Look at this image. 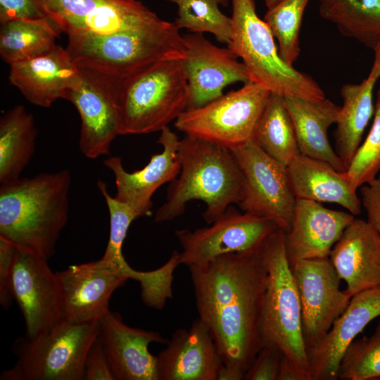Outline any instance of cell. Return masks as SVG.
<instances>
[{"label": "cell", "mask_w": 380, "mask_h": 380, "mask_svg": "<svg viewBox=\"0 0 380 380\" xmlns=\"http://www.w3.org/2000/svg\"><path fill=\"white\" fill-rule=\"evenodd\" d=\"M260 247L189 267L198 317L209 328L223 365L243 376L263 346L267 271Z\"/></svg>", "instance_id": "obj_1"}, {"label": "cell", "mask_w": 380, "mask_h": 380, "mask_svg": "<svg viewBox=\"0 0 380 380\" xmlns=\"http://www.w3.org/2000/svg\"><path fill=\"white\" fill-rule=\"evenodd\" d=\"M70 184L65 169L1 184L0 237L49 260L68 220Z\"/></svg>", "instance_id": "obj_2"}, {"label": "cell", "mask_w": 380, "mask_h": 380, "mask_svg": "<svg viewBox=\"0 0 380 380\" xmlns=\"http://www.w3.org/2000/svg\"><path fill=\"white\" fill-rule=\"evenodd\" d=\"M179 175L170 182L165 201L154 220L162 222L181 216L187 203L199 200L205 204L202 215L208 224L220 217L242 198L243 179L232 151L214 143L185 135L178 148Z\"/></svg>", "instance_id": "obj_3"}, {"label": "cell", "mask_w": 380, "mask_h": 380, "mask_svg": "<svg viewBox=\"0 0 380 380\" xmlns=\"http://www.w3.org/2000/svg\"><path fill=\"white\" fill-rule=\"evenodd\" d=\"M66 47L75 63L94 72L113 87L153 63L183 60L184 37L174 23L158 18L141 25L105 35H70Z\"/></svg>", "instance_id": "obj_4"}, {"label": "cell", "mask_w": 380, "mask_h": 380, "mask_svg": "<svg viewBox=\"0 0 380 380\" xmlns=\"http://www.w3.org/2000/svg\"><path fill=\"white\" fill-rule=\"evenodd\" d=\"M182 61L153 63L117 84L120 135L160 132L187 108L189 89Z\"/></svg>", "instance_id": "obj_5"}, {"label": "cell", "mask_w": 380, "mask_h": 380, "mask_svg": "<svg viewBox=\"0 0 380 380\" xmlns=\"http://www.w3.org/2000/svg\"><path fill=\"white\" fill-rule=\"evenodd\" d=\"M231 38L228 47L242 59L249 81L283 97L325 98L319 84L280 56L270 28L260 19L255 0H232Z\"/></svg>", "instance_id": "obj_6"}, {"label": "cell", "mask_w": 380, "mask_h": 380, "mask_svg": "<svg viewBox=\"0 0 380 380\" xmlns=\"http://www.w3.org/2000/svg\"><path fill=\"white\" fill-rule=\"evenodd\" d=\"M285 231L279 228L260 247L267 271L261 334L263 344L277 346L296 365L304 380H310L307 348L303 337L301 306L284 246Z\"/></svg>", "instance_id": "obj_7"}, {"label": "cell", "mask_w": 380, "mask_h": 380, "mask_svg": "<svg viewBox=\"0 0 380 380\" xmlns=\"http://www.w3.org/2000/svg\"><path fill=\"white\" fill-rule=\"evenodd\" d=\"M99 333V322L74 324L63 320L33 338L20 337L13 345L18 360L2 372L0 379H84L86 357Z\"/></svg>", "instance_id": "obj_8"}, {"label": "cell", "mask_w": 380, "mask_h": 380, "mask_svg": "<svg viewBox=\"0 0 380 380\" xmlns=\"http://www.w3.org/2000/svg\"><path fill=\"white\" fill-rule=\"evenodd\" d=\"M270 93L248 81L200 107L186 109L175 127L185 135L233 149L253 139Z\"/></svg>", "instance_id": "obj_9"}, {"label": "cell", "mask_w": 380, "mask_h": 380, "mask_svg": "<svg viewBox=\"0 0 380 380\" xmlns=\"http://www.w3.org/2000/svg\"><path fill=\"white\" fill-rule=\"evenodd\" d=\"M230 151L243 179L239 208L270 218L288 232L297 199L287 167L267 154L253 139Z\"/></svg>", "instance_id": "obj_10"}, {"label": "cell", "mask_w": 380, "mask_h": 380, "mask_svg": "<svg viewBox=\"0 0 380 380\" xmlns=\"http://www.w3.org/2000/svg\"><path fill=\"white\" fill-rule=\"evenodd\" d=\"M279 228L270 218L241 213L230 205L209 227L175 231L182 248L179 263L198 265L222 255L256 250Z\"/></svg>", "instance_id": "obj_11"}, {"label": "cell", "mask_w": 380, "mask_h": 380, "mask_svg": "<svg viewBox=\"0 0 380 380\" xmlns=\"http://www.w3.org/2000/svg\"><path fill=\"white\" fill-rule=\"evenodd\" d=\"M291 270L298 291L303 337L308 350L328 333L351 297L340 290L341 279L329 257L301 260Z\"/></svg>", "instance_id": "obj_12"}, {"label": "cell", "mask_w": 380, "mask_h": 380, "mask_svg": "<svg viewBox=\"0 0 380 380\" xmlns=\"http://www.w3.org/2000/svg\"><path fill=\"white\" fill-rule=\"evenodd\" d=\"M47 262L16 248L13 296L23 314L28 338L49 331L63 321L61 287Z\"/></svg>", "instance_id": "obj_13"}, {"label": "cell", "mask_w": 380, "mask_h": 380, "mask_svg": "<svg viewBox=\"0 0 380 380\" xmlns=\"http://www.w3.org/2000/svg\"><path fill=\"white\" fill-rule=\"evenodd\" d=\"M56 274L61 291L63 320L74 324L98 322L110 311L113 292L129 279L102 258L71 265Z\"/></svg>", "instance_id": "obj_14"}, {"label": "cell", "mask_w": 380, "mask_h": 380, "mask_svg": "<svg viewBox=\"0 0 380 380\" xmlns=\"http://www.w3.org/2000/svg\"><path fill=\"white\" fill-rule=\"evenodd\" d=\"M80 69L78 82L65 94L81 119L79 146L91 159L108 156L120 135L119 120L113 85L99 75Z\"/></svg>", "instance_id": "obj_15"}, {"label": "cell", "mask_w": 380, "mask_h": 380, "mask_svg": "<svg viewBox=\"0 0 380 380\" xmlns=\"http://www.w3.org/2000/svg\"><path fill=\"white\" fill-rule=\"evenodd\" d=\"M61 32L105 35L159 18L137 0H45Z\"/></svg>", "instance_id": "obj_16"}, {"label": "cell", "mask_w": 380, "mask_h": 380, "mask_svg": "<svg viewBox=\"0 0 380 380\" xmlns=\"http://www.w3.org/2000/svg\"><path fill=\"white\" fill-rule=\"evenodd\" d=\"M183 37L187 52L182 62L189 89L186 109L220 97L229 84L249 81L243 63L229 47L215 46L203 34L190 33Z\"/></svg>", "instance_id": "obj_17"}, {"label": "cell", "mask_w": 380, "mask_h": 380, "mask_svg": "<svg viewBox=\"0 0 380 380\" xmlns=\"http://www.w3.org/2000/svg\"><path fill=\"white\" fill-rule=\"evenodd\" d=\"M158 142L163 151L151 156L142 169L129 172L119 156H110L103 161L104 165L115 177V198L129 205L138 217L151 213V198L156 190L179 175L181 162L178 152L179 139L168 126L160 131Z\"/></svg>", "instance_id": "obj_18"}, {"label": "cell", "mask_w": 380, "mask_h": 380, "mask_svg": "<svg viewBox=\"0 0 380 380\" xmlns=\"http://www.w3.org/2000/svg\"><path fill=\"white\" fill-rule=\"evenodd\" d=\"M99 340L115 380H158L156 356L151 343L167 344L159 332L131 327L117 312L109 311L99 321Z\"/></svg>", "instance_id": "obj_19"}, {"label": "cell", "mask_w": 380, "mask_h": 380, "mask_svg": "<svg viewBox=\"0 0 380 380\" xmlns=\"http://www.w3.org/2000/svg\"><path fill=\"white\" fill-rule=\"evenodd\" d=\"M156 356L158 380H217L223 365L206 324L199 317L177 329Z\"/></svg>", "instance_id": "obj_20"}, {"label": "cell", "mask_w": 380, "mask_h": 380, "mask_svg": "<svg viewBox=\"0 0 380 380\" xmlns=\"http://www.w3.org/2000/svg\"><path fill=\"white\" fill-rule=\"evenodd\" d=\"M355 218L349 212L327 208L313 201L297 199L291 229L284 234L291 269L301 260L329 257Z\"/></svg>", "instance_id": "obj_21"}, {"label": "cell", "mask_w": 380, "mask_h": 380, "mask_svg": "<svg viewBox=\"0 0 380 380\" xmlns=\"http://www.w3.org/2000/svg\"><path fill=\"white\" fill-rule=\"evenodd\" d=\"M380 317V287L353 296L324 337L307 350L310 380H336L341 358L355 337Z\"/></svg>", "instance_id": "obj_22"}, {"label": "cell", "mask_w": 380, "mask_h": 380, "mask_svg": "<svg viewBox=\"0 0 380 380\" xmlns=\"http://www.w3.org/2000/svg\"><path fill=\"white\" fill-rule=\"evenodd\" d=\"M80 69L66 48L57 45L50 52L10 65L9 82L31 103L50 107L79 81Z\"/></svg>", "instance_id": "obj_23"}, {"label": "cell", "mask_w": 380, "mask_h": 380, "mask_svg": "<svg viewBox=\"0 0 380 380\" xmlns=\"http://www.w3.org/2000/svg\"><path fill=\"white\" fill-rule=\"evenodd\" d=\"M329 257L351 298L380 287V235L367 220L355 218Z\"/></svg>", "instance_id": "obj_24"}, {"label": "cell", "mask_w": 380, "mask_h": 380, "mask_svg": "<svg viewBox=\"0 0 380 380\" xmlns=\"http://www.w3.org/2000/svg\"><path fill=\"white\" fill-rule=\"evenodd\" d=\"M287 170L296 199L335 203L355 216L361 213L360 198L346 171L303 154L293 159Z\"/></svg>", "instance_id": "obj_25"}, {"label": "cell", "mask_w": 380, "mask_h": 380, "mask_svg": "<svg viewBox=\"0 0 380 380\" xmlns=\"http://www.w3.org/2000/svg\"><path fill=\"white\" fill-rule=\"evenodd\" d=\"M284 98L293 123L300 154L326 162L339 172H346V168L331 147L327 135L329 127L338 120L341 106L326 98Z\"/></svg>", "instance_id": "obj_26"}, {"label": "cell", "mask_w": 380, "mask_h": 380, "mask_svg": "<svg viewBox=\"0 0 380 380\" xmlns=\"http://www.w3.org/2000/svg\"><path fill=\"white\" fill-rule=\"evenodd\" d=\"M374 51V63L367 78L360 84H347L341 89L343 105L336 123L334 137L336 152L346 170L374 113L373 93L380 78V43Z\"/></svg>", "instance_id": "obj_27"}, {"label": "cell", "mask_w": 380, "mask_h": 380, "mask_svg": "<svg viewBox=\"0 0 380 380\" xmlns=\"http://www.w3.org/2000/svg\"><path fill=\"white\" fill-rule=\"evenodd\" d=\"M37 132L34 118L21 105L0 119V183L16 180L32 157Z\"/></svg>", "instance_id": "obj_28"}, {"label": "cell", "mask_w": 380, "mask_h": 380, "mask_svg": "<svg viewBox=\"0 0 380 380\" xmlns=\"http://www.w3.org/2000/svg\"><path fill=\"white\" fill-rule=\"evenodd\" d=\"M320 15L345 37L374 49L380 43V0H318Z\"/></svg>", "instance_id": "obj_29"}, {"label": "cell", "mask_w": 380, "mask_h": 380, "mask_svg": "<svg viewBox=\"0 0 380 380\" xmlns=\"http://www.w3.org/2000/svg\"><path fill=\"white\" fill-rule=\"evenodd\" d=\"M253 139L267 154L286 167L300 154L293 123L282 96L270 93Z\"/></svg>", "instance_id": "obj_30"}, {"label": "cell", "mask_w": 380, "mask_h": 380, "mask_svg": "<svg viewBox=\"0 0 380 380\" xmlns=\"http://www.w3.org/2000/svg\"><path fill=\"white\" fill-rule=\"evenodd\" d=\"M61 33L46 20H15L1 24L0 55L9 65L29 60L54 49Z\"/></svg>", "instance_id": "obj_31"}, {"label": "cell", "mask_w": 380, "mask_h": 380, "mask_svg": "<svg viewBox=\"0 0 380 380\" xmlns=\"http://www.w3.org/2000/svg\"><path fill=\"white\" fill-rule=\"evenodd\" d=\"M177 7L173 22L179 29L191 33L213 34L216 39L228 44L232 32L231 17L224 15L220 6H227L229 0H165Z\"/></svg>", "instance_id": "obj_32"}, {"label": "cell", "mask_w": 380, "mask_h": 380, "mask_svg": "<svg viewBox=\"0 0 380 380\" xmlns=\"http://www.w3.org/2000/svg\"><path fill=\"white\" fill-rule=\"evenodd\" d=\"M97 186L105 198L110 216L109 239L101 258L120 269L128 279H135L141 284L147 279V272L133 270L122 254V245L128 229L138 217L129 205L109 194L104 182L98 181Z\"/></svg>", "instance_id": "obj_33"}, {"label": "cell", "mask_w": 380, "mask_h": 380, "mask_svg": "<svg viewBox=\"0 0 380 380\" xmlns=\"http://www.w3.org/2000/svg\"><path fill=\"white\" fill-rule=\"evenodd\" d=\"M310 0H281L268 9L264 20L277 39L279 53L289 65L297 61L300 49L299 33L305 9Z\"/></svg>", "instance_id": "obj_34"}, {"label": "cell", "mask_w": 380, "mask_h": 380, "mask_svg": "<svg viewBox=\"0 0 380 380\" xmlns=\"http://www.w3.org/2000/svg\"><path fill=\"white\" fill-rule=\"evenodd\" d=\"M338 379H380V328L373 335L354 340L345 351L338 368Z\"/></svg>", "instance_id": "obj_35"}, {"label": "cell", "mask_w": 380, "mask_h": 380, "mask_svg": "<svg viewBox=\"0 0 380 380\" xmlns=\"http://www.w3.org/2000/svg\"><path fill=\"white\" fill-rule=\"evenodd\" d=\"M380 171V89L377 91L371 129L357 150L346 172L352 186L358 189Z\"/></svg>", "instance_id": "obj_36"}, {"label": "cell", "mask_w": 380, "mask_h": 380, "mask_svg": "<svg viewBox=\"0 0 380 380\" xmlns=\"http://www.w3.org/2000/svg\"><path fill=\"white\" fill-rule=\"evenodd\" d=\"M15 20H46L57 26L45 0H0L1 24Z\"/></svg>", "instance_id": "obj_37"}, {"label": "cell", "mask_w": 380, "mask_h": 380, "mask_svg": "<svg viewBox=\"0 0 380 380\" xmlns=\"http://www.w3.org/2000/svg\"><path fill=\"white\" fill-rule=\"evenodd\" d=\"M281 352L273 344L265 343L244 374L243 380H277Z\"/></svg>", "instance_id": "obj_38"}, {"label": "cell", "mask_w": 380, "mask_h": 380, "mask_svg": "<svg viewBox=\"0 0 380 380\" xmlns=\"http://www.w3.org/2000/svg\"><path fill=\"white\" fill-rule=\"evenodd\" d=\"M16 247L0 237V303L4 308L11 304L13 296V269Z\"/></svg>", "instance_id": "obj_39"}, {"label": "cell", "mask_w": 380, "mask_h": 380, "mask_svg": "<svg viewBox=\"0 0 380 380\" xmlns=\"http://www.w3.org/2000/svg\"><path fill=\"white\" fill-rule=\"evenodd\" d=\"M84 379L115 380L98 338L90 347L86 357L84 363Z\"/></svg>", "instance_id": "obj_40"}, {"label": "cell", "mask_w": 380, "mask_h": 380, "mask_svg": "<svg viewBox=\"0 0 380 380\" xmlns=\"http://www.w3.org/2000/svg\"><path fill=\"white\" fill-rule=\"evenodd\" d=\"M360 200L367 222L380 235V174L360 187Z\"/></svg>", "instance_id": "obj_41"}, {"label": "cell", "mask_w": 380, "mask_h": 380, "mask_svg": "<svg viewBox=\"0 0 380 380\" xmlns=\"http://www.w3.org/2000/svg\"><path fill=\"white\" fill-rule=\"evenodd\" d=\"M277 380H304L293 362L281 353Z\"/></svg>", "instance_id": "obj_42"}, {"label": "cell", "mask_w": 380, "mask_h": 380, "mask_svg": "<svg viewBox=\"0 0 380 380\" xmlns=\"http://www.w3.org/2000/svg\"><path fill=\"white\" fill-rule=\"evenodd\" d=\"M243 374L222 365L221 367L217 380H242Z\"/></svg>", "instance_id": "obj_43"}, {"label": "cell", "mask_w": 380, "mask_h": 380, "mask_svg": "<svg viewBox=\"0 0 380 380\" xmlns=\"http://www.w3.org/2000/svg\"><path fill=\"white\" fill-rule=\"evenodd\" d=\"M280 1L281 0H265V3L268 10L276 6Z\"/></svg>", "instance_id": "obj_44"}, {"label": "cell", "mask_w": 380, "mask_h": 380, "mask_svg": "<svg viewBox=\"0 0 380 380\" xmlns=\"http://www.w3.org/2000/svg\"><path fill=\"white\" fill-rule=\"evenodd\" d=\"M376 327L380 328V322H379V324H378V325H377Z\"/></svg>", "instance_id": "obj_45"}]
</instances>
